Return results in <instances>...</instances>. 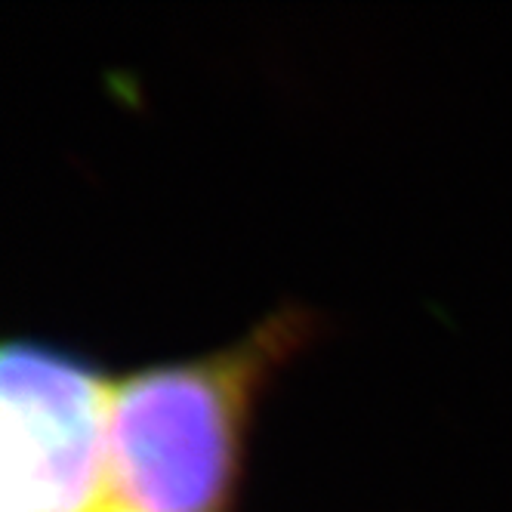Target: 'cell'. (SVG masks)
Listing matches in <instances>:
<instances>
[{"label":"cell","instance_id":"obj_1","mask_svg":"<svg viewBox=\"0 0 512 512\" xmlns=\"http://www.w3.org/2000/svg\"><path fill=\"white\" fill-rule=\"evenodd\" d=\"M312 331L281 309L238 343L112 380V503L136 512H232L260 395Z\"/></svg>","mask_w":512,"mask_h":512},{"label":"cell","instance_id":"obj_2","mask_svg":"<svg viewBox=\"0 0 512 512\" xmlns=\"http://www.w3.org/2000/svg\"><path fill=\"white\" fill-rule=\"evenodd\" d=\"M0 512H102L112 503V380L44 343L0 352Z\"/></svg>","mask_w":512,"mask_h":512},{"label":"cell","instance_id":"obj_3","mask_svg":"<svg viewBox=\"0 0 512 512\" xmlns=\"http://www.w3.org/2000/svg\"><path fill=\"white\" fill-rule=\"evenodd\" d=\"M102 512H136V509H127V506H121V503H108Z\"/></svg>","mask_w":512,"mask_h":512}]
</instances>
